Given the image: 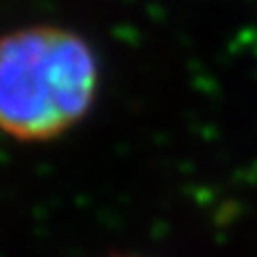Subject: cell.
Segmentation results:
<instances>
[{"label": "cell", "mask_w": 257, "mask_h": 257, "mask_svg": "<svg viewBox=\"0 0 257 257\" xmlns=\"http://www.w3.org/2000/svg\"><path fill=\"white\" fill-rule=\"evenodd\" d=\"M99 68L70 30L23 27L0 39V131L39 142L70 131L90 111Z\"/></svg>", "instance_id": "1"}]
</instances>
